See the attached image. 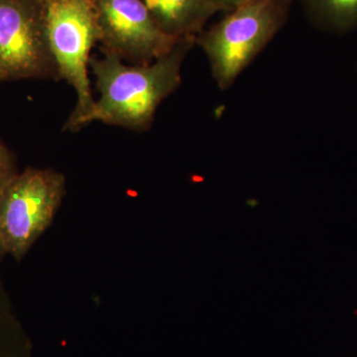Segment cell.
<instances>
[{"instance_id": "1", "label": "cell", "mask_w": 357, "mask_h": 357, "mask_svg": "<svg viewBox=\"0 0 357 357\" xmlns=\"http://www.w3.org/2000/svg\"><path fill=\"white\" fill-rule=\"evenodd\" d=\"M196 39H183L170 53L147 65H129L109 53L91 57L100 96L86 121L130 130L146 131L164 100L182 83V66Z\"/></svg>"}, {"instance_id": "2", "label": "cell", "mask_w": 357, "mask_h": 357, "mask_svg": "<svg viewBox=\"0 0 357 357\" xmlns=\"http://www.w3.org/2000/svg\"><path fill=\"white\" fill-rule=\"evenodd\" d=\"M294 0H251L199 33L218 89L227 91L287 22Z\"/></svg>"}, {"instance_id": "3", "label": "cell", "mask_w": 357, "mask_h": 357, "mask_svg": "<svg viewBox=\"0 0 357 357\" xmlns=\"http://www.w3.org/2000/svg\"><path fill=\"white\" fill-rule=\"evenodd\" d=\"M49 44L59 77L74 88L77 103L64 130L77 132L95 105L89 81L91 52L100 43L96 0H47Z\"/></svg>"}, {"instance_id": "4", "label": "cell", "mask_w": 357, "mask_h": 357, "mask_svg": "<svg viewBox=\"0 0 357 357\" xmlns=\"http://www.w3.org/2000/svg\"><path fill=\"white\" fill-rule=\"evenodd\" d=\"M66 196L64 174L26 168L0 192V234L7 255L20 261L50 227Z\"/></svg>"}, {"instance_id": "5", "label": "cell", "mask_w": 357, "mask_h": 357, "mask_svg": "<svg viewBox=\"0 0 357 357\" xmlns=\"http://www.w3.org/2000/svg\"><path fill=\"white\" fill-rule=\"evenodd\" d=\"M47 0H0V81L59 79Z\"/></svg>"}, {"instance_id": "6", "label": "cell", "mask_w": 357, "mask_h": 357, "mask_svg": "<svg viewBox=\"0 0 357 357\" xmlns=\"http://www.w3.org/2000/svg\"><path fill=\"white\" fill-rule=\"evenodd\" d=\"M102 53L131 65L151 64L183 39L164 32L141 0H96Z\"/></svg>"}, {"instance_id": "7", "label": "cell", "mask_w": 357, "mask_h": 357, "mask_svg": "<svg viewBox=\"0 0 357 357\" xmlns=\"http://www.w3.org/2000/svg\"><path fill=\"white\" fill-rule=\"evenodd\" d=\"M159 27L178 39H196L220 10L208 0H141Z\"/></svg>"}, {"instance_id": "8", "label": "cell", "mask_w": 357, "mask_h": 357, "mask_svg": "<svg viewBox=\"0 0 357 357\" xmlns=\"http://www.w3.org/2000/svg\"><path fill=\"white\" fill-rule=\"evenodd\" d=\"M310 21L326 32L342 33L357 28V0H298Z\"/></svg>"}, {"instance_id": "9", "label": "cell", "mask_w": 357, "mask_h": 357, "mask_svg": "<svg viewBox=\"0 0 357 357\" xmlns=\"http://www.w3.org/2000/svg\"><path fill=\"white\" fill-rule=\"evenodd\" d=\"M0 357H29V347L13 305L0 279Z\"/></svg>"}, {"instance_id": "10", "label": "cell", "mask_w": 357, "mask_h": 357, "mask_svg": "<svg viewBox=\"0 0 357 357\" xmlns=\"http://www.w3.org/2000/svg\"><path fill=\"white\" fill-rule=\"evenodd\" d=\"M18 172L13 152L0 140V192L9 184Z\"/></svg>"}, {"instance_id": "11", "label": "cell", "mask_w": 357, "mask_h": 357, "mask_svg": "<svg viewBox=\"0 0 357 357\" xmlns=\"http://www.w3.org/2000/svg\"><path fill=\"white\" fill-rule=\"evenodd\" d=\"M208 1H210L213 6L217 7L220 13V11L229 13V11L232 10V9L243 6L244 3H248V2L251 1V0H208Z\"/></svg>"}, {"instance_id": "12", "label": "cell", "mask_w": 357, "mask_h": 357, "mask_svg": "<svg viewBox=\"0 0 357 357\" xmlns=\"http://www.w3.org/2000/svg\"><path fill=\"white\" fill-rule=\"evenodd\" d=\"M7 255L6 248H4L3 241H2L1 234H0V262L3 259L4 256Z\"/></svg>"}]
</instances>
